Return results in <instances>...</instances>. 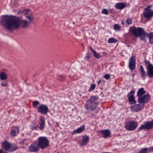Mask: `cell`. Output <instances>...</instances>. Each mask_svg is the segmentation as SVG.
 Masks as SVG:
<instances>
[{
	"label": "cell",
	"instance_id": "1",
	"mask_svg": "<svg viewBox=\"0 0 153 153\" xmlns=\"http://www.w3.org/2000/svg\"><path fill=\"white\" fill-rule=\"evenodd\" d=\"M0 22L3 27L11 32L19 29L20 27L27 28L31 23L29 21L23 20L21 17L8 14L1 16Z\"/></svg>",
	"mask_w": 153,
	"mask_h": 153
},
{
	"label": "cell",
	"instance_id": "2",
	"mask_svg": "<svg viewBox=\"0 0 153 153\" xmlns=\"http://www.w3.org/2000/svg\"><path fill=\"white\" fill-rule=\"evenodd\" d=\"M99 97L92 95L86 100L84 105V108L86 111L91 112L95 110L99 104Z\"/></svg>",
	"mask_w": 153,
	"mask_h": 153
},
{
	"label": "cell",
	"instance_id": "3",
	"mask_svg": "<svg viewBox=\"0 0 153 153\" xmlns=\"http://www.w3.org/2000/svg\"><path fill=\"white\" fill-rule=\"evenodd\" d=\"M129 32L135 37L140 38L141 40L145 41L148 33L142 27L132 26L130 27Z\"/></svg>",
	"mask_w": 153,
	"mask_h": 153
},
{
	"label": "cell",
	"instance_id": "4",
	"mask_svg": "<svg viewBox=\"0 0 153 153\" xmlns=\"http://www.w3.org/2000/svg\"><path fill=\"white\" fill-rule=\"evenodd\" d=\"M1 147L3 150L9 152H13L18 149L17 145L4 140L1 143Z\"/></svg>",
	"mask_w": 153,
	"mask_h": 153
},
{
	"label": "cell",
	"instance_id": "5",
	"mask_svg": "<svg viewBox=\"0 0 153 153\" xmlns=\"http://www.w3.org/2000/svg\"><path fill=\"white\" fill-rule=\"evenodd\" d=\"M138 126L137 122L134 120H130L125 123V128L127 130L132 131L135 130Z\"/></svg>",
	"mask_w": 153,
	"mask_h": 153
},
{
	"label": "cell",
	"instance_id": "6",
	"mask_svg": "<svg viewBox=\"0 0 153 153\" xmlns=\"http://www.w3.org/2000/svg\"><path fill=\"white\" fill-rule=\"evenodd\" d=\"M38 143L40 149L43 150L48 147L50 141L46 137L40 136L38 139Z\"/></svg>",
	"mask_w": 153,
	"mask_h": 153
},
{
	"label": "cell",
	"instance_id": "7",
	"mask_svg": "<svg viewBox=\"0 0 153 153\" xmlns=\"http://www.w3.org/2000/svg\"><path fill=\"white\" fill-rule=\"evenodd\" d=\"M153 6V5H149L144 9V17L148 20H150L153 17V10L151 9Z\"/></svg>",
	"mask_w": 153,
	"mask_h": 153
},
{
	"label": "cell",
	"instance_id": "8",
	"mask_svg": "<svg viewBox=\"0 0 153 153\" xmlns=\"http://www.w3.org/2000/svg\"><path fill=\"white\" fill-rule=\"evenodd\" d=\"M153 129V119L145 122L140 126L138 129L139 131L149 130Z\"/></svg>",
	"mask_w": 153,
	"mask_h": 153
},
{
	"label": "cell",
	"instance_id": "9",
	"mask_svg": "<svg viewBox=\"0 0 153 153\" xmlns=\"http://www.w3.org/2000/svg\"><path fill=\"white\" fill-rule=\"evenodd\" d=\"M135 90L133 89L131 90L127 95L129 104L131 105L135 104L137 102L135 97Z\"/></svg>",
	"mask_w": 153,
	"mask_h": 153
},
{
	"label": "cell",
	"instance_id": "10",
	"mask_svg": "<svg viewBox=\"0 0 153 153\" xmlns=\"http://www.w3.org/2000/svg\"><path fill=\"white\" fill-rule=\"evenodd\" d=\"M18 13L19 14H23L31 22L33 21V14L31 10L28 9H25L22 11H18Z\"/></svg>",
	"mask_w": 153,
	"mask_h": 153
},
{
	"label": "cell",
	"instance_id": "11",
	"mask_svg": "<svg viewBox=\"0 0 153 153\" xmlns=\"http://www.w3.org/2000/svg\"><path fill=\"white\" fill-rule=\"evenodd\" d=\"M151 95L149 93H147L143 96L138 98V102L139 104H145L148 103L151 99Z\"/></svg>",
	"mask_w": 153,
	"mask_h": 153
},
{
	"label": "cell",
	"instance_id": "12",
	"mask_svg": "<svg viewBox=\"0 0 153 153\" xmlns=\"http://www.w3.org/2000/svg\"><path fill=\"white\" fill-rule=\"evenodd\" d=\"M145 105L141 104H135L130 107V110L132 112H138L142 110L145 107Z\"/></svg>",
	"mask_w": 153,
	"mask_h": 153
},
{
	"label": "cell",
	"instance_id": "13",
	"mask_svg": "<svg viewBox=\"0 0 153 153\" xmlns=\"http://www.w3.org/2000/svg\"><path fill=\"white\" fill-rule=\"evenodd\" d=\"M147 66V74L149 78H153V65L148 60L145 61Z\"/></svg>",
	"mask_w": 153,
	"mask_h": 153
},
{
	"label": "cell",
	"instance_id": "14",
	"mask_svg": "<svg viewBox=\"0 0 153 153\" xmlns=\"http://www.w3.org/2000/svg\"><path fill=\"white\" fill-rule=\"evenodd\" d=\"M129 67L131 71L134 70L136 68V61L135 57L132 56L130 58L129 62Z\"/></svg>",
	"mask_w": 153,
	"mask_h": 153
},
{
	"label": "cell",
	"instance_id": "15",
	"mask_svg": "<svg viewBox=\"0 0 153 153\" xmlns=\"http://www.w3.org/2000/svg\"><path fill=\"white\" fill-rule=\"evenodd\" d=\"M81 139V141L79 142V144L81 147L86 145L90 141V137L86 135L82 136Z\"/></svg>",
	"mask_w": 153,
	"mask_h": 153
},
{
	"label": "cell",
	"instance_id": "16",
	"mask_svg": "<svg viewBox=\"0 0 153 153\" xmlns=\"http://www.w3.org/2000/svg\"><path fill=\"white\" fill-rule=\"evenodd\" d=\"M40 149L38 143L35 142L30 145L28 147L29 151L31 152H37Z\"/></svg>",
	"mask_w": 153,
	"mask_h": 153
},
{
	"label": "cell",
	"instance_id": "17",
	"mask_svg": "<svg viewBox=\"0 0 153 153\" xmlns=\"http://www.w3.org/2000/svg\"><path fill=\"white\" fill-rule=\"evenodd\" d=\"M99 132H100V134L101 135V137L105 139H107L111 137V131L109 130H100Z\"/></svg>",
	"mask_w": 153,
	"mask_h": 153
},
{
	"label": "cell",
	"instance_id": "18",
	"mask_svg": "<svg viewBox=\"0 0 153 153\" xmlns=\"http://www.w3.org/2000/svg\"><path fill=\"white\" fill-rule=\"evenodd\" d=\"M38 111L41 114L46 115L49 112L48 107L46 105H41L38 107Z\"/></svg>",
	"mask_w": 153,
	"mask_h": 153
},
{
	"label": "cell",
	"instance_id": "19",
	"mask_svg": "<svg viewBox=\"0 0 153 153\" xmlns=\"http://www.w3.org/2000/svg\"><path fill=\"white\" fill-rule=\"evenodd\" d=\"M85 126L84 125H82L81 126L79 127L76 130H74V131H73L72 134L73 135H75L81 133L83 132L84 130H85Z\"/></svg>",
	"mask_w": 153,
	"mask_h": 153
},
{
	"label": "cell",
	"instance_id": "20",
	"mask_svg": "<svg viewBox=\"0 0 153 153\" xmlns=\"http://www.w3.org/2000/svg\"><path fill=\"white\" fill-rule=\"evenodd\" d=\"M45 118L43 116H42L40 118L39 127L40 130H43L44 129L45 125Z\"/></svg>",
	"mask_w": 153,
	"mask_h": 153
},
{
	"label": "cell",
	"instance_id": "21",
	"mask_svg": "<svg viewBox=\"0 0 153 153\" xmlns=\"http://www.w3.org/2000/svg\"><path fill=\"white\" fill-rule=\"evenodd\" d=\"M19 132V128L16 126L13 127L11 130V134L12 136L15 137L18 135Z\"/></svg>",
	"mask_w": 153,
	"mask_h": 153
},
{
	"label": "cell",
	"instance_id": "22",
	"mask_svg": "<svg viewBox=\"0 0 153 153\" xmlns=\"http://www.w3.org/2000/svg\"><path fill=\"white\" fill-rule=\"evenodd\" d=\"M126 3L124 2H121L116 4L115 7L116 9L119 10H122L125 8L126 6Z\"/></svg>",
	"mask_w": 153,
	"mask_h": 153
},
{
	"label": "cell",
	"instance_id": "23",
	"mask_svg": "<svg viewBox=\"0 0 153 153\" xmlns=\"http://www.w3.org/2000/svg\"><path fill=\"white\" fill-rule=\"evenodd\" d=\"M147 92L144 88L139 89L137 92V96L138 98L143 96Z\"/></svg>",
	"mask_w": 153,
	"mask_h": 153
},
{
	"label": "cell",
	"instance_id": "24",
	"mask_svg": "<svg viewBox=\"0 0 153 153\" xmlns=\"http://www.w3.org/2000/svg\"><path fill=\"white\" fill-rule=\"evenodd\" d=\"M140 71L141 72V76L143 79L145 78L146 76V74L144 68L142 65L140 66Z\"/></svg>",
	"mask_w": 153,
	"mask_h": 153
},
{
	"label": "cell",
	"instance_id": "25",
	"mask_svg": "<svg viewBox=\"0 0 153 153\" xmlns=\"http://www.w3.org/2000/svg\"><path fill=\"white\" fill-rule=\"evenodd\" d=\"M90 48L91 52L93 53L94 56L96 58L98 59H99L101 58V56L99 53H97L96 51H95L91 47H90Z\"/></svg>",
	"mask_w": 153,
	"mask_h": 153
},
{
	"label": "cell",
	"instance_id": "26",
	"mask_svg": "<svg viewBox=\"0 0 153 153\" xmlns=\"http://www.w3.org/2000/svg\"><path fill=\"white\" fill-rule=\"evenodd\" d=\"M147 37L149 38V43L151 44H153V32L148 33Z\"/></svg>",
	"mask_w": 153,
	"mask_h": 153
},
{
	"label": "cell",
	"instance_id": "27",
	"mask_svg": "<svg viewBox=\"0 0 153 153\" xmlns=\"http://www.w3.org/2000/svg\"><path fill=\"white\" fill-rule=\"evenodd\" d=\"M118 40L113 37L110 38L108 40V42L109 43H117Z\"/></svg>",
	"mask_w": 153,
	"mask_h": 153
},
{
	"label": "cell",
	"instance_id": "28",
	"mask_svg": "<svg viewBox=\"0 0 153 153\" xmlns=\"http://www.w3.org/2000/svg\"><path fill=\"white\" fill-rule=\"evenodd\" d=\"M96 87V85L95 84H91L90 87V88L89 89V92H90L94 90L95 89Z\"/></svg>",
	"mask_w": 153,
	"mask_h": 153
},
{
	"label": "cell",
	"instance_id": "29",
	"mask_svg": "<svg viewBox=\"0 0 153 153\" xmlns=\"http://www.w3.org/2000/svg\"><path fill=\"white\" fill-rule=\"evenodd\" d=\"M7 75L4 72H2L1 73L0 75V77L1 80H5L7 78Z\"/></svg>",
	"mask_w": 153,
	"mask_h": 153
},
{
	"label": "cell",
	"instance_id": "30",
	"mask_svg": "<svg viewBox=\"0 0 153 153\" xmlns=\"http://www.w3.org/2000/svg\"><path fill=\"white\" fill-rule=\"evenodd\" d=\"M148 153V148H142L138 152L139 153Z\"/></svg>",
	"mask_w": 153,
	"mask_h": 153
},
{
	"label": "cell",
	"instance_id": "31",
	"mask_svg": "<svg viewBox=\"0 0 153 153\" xmlns=\"http://www.w3.org/2000/svg\"><path fill=\"white\" fill-rule=\"evenodd\" d=\"M126 22L127 25H130L132 24V18H128L126 20Z\"/></svg>",
	"mask_w": 153,
	"mask_h": 153
},
{
	"label": "cell",
	"instance_id": "32",
	"mask_svg": "<svg viewBox=\"0 0 153 153\" xmlns=\"http://www.w3.org/2000/svg\"><path fill=\"white\" fill-rule=\"evenodd\" d=\"M39 104L40 102L39 101H37V100H35V101L33 102L32 103L33 107L34 108H35V107H37Z\"/></svg>",
	"mask_w": 153,
	"mask_h": 153
},
{
	"label": "cell",
	"instance_id": "33",
	"mask_svg": "<svg viewBox=\"0 0 153 153\" xmlns=\"http://www.w3.org/2000/svg\"><path fill=\"white\" fill-rule=\"evenodd\" d=\"M114 28L115 30L119 31L121 29V27L118 24H116L114 26Z\"/></svg>",
	"mask_w": 153,
	"mask_h": 153
},
{
	"label": "cell",
	"instance_id": "34",
	"mask_svg": "<svg viewBox=\"0 0 153 153\" xmlns=\"http://www.w3.org/2000/svg\"><path fill=\"white\" fill-rule=\"evenodd\" d=\"M111 75L110 74H105L104 76V78L107 80H108L110 78Z\"/></svg>",
	"mask_w": 153,
	"mask_h": 153
},
{
	"label": "cell",
	"instance_id": "35",
	"mask_svg": "<svg viewBox=\"0 0 153 153\" xmlns=\"http://www.w3.org/2000/svg\"><path fill=\"white\" fill-rule=\"evenodd\" d=\"M102 13L103 14H105V15H108L109 14V12L108 10L107 9H104L103 10H102Z\"/></svg>",
	"mask_w": 153,
	"mask_h": 153
},
{
	"label": "cell",
	"instance_id": "36",
	"mask_svg": "<svg viewBox=\"0 0 153 153\" xmlns=\"http://www.w3.org/2000/svg\"><path fill=\"white\" fill-rule=\"evenodd\" d=\"M153 152V146L148 148V153H152Z\"/></svg>",
	"mask_w": 153,
	"mask_h": 153
},
{
	"label": "cell",
	"instance_id": "37",
	"mask_svg": "<svg viewBox=\"0 0 153 153\" xmlns=\"http://www.w3.org/2000/svg\"><path fill=\"white\" fill-rule=\"evenodd\" d=\"M1 86L3 87H5L7 86V84L6 83H2V84H1Z\"/></svg>",
	"mask_w": 153,
	"mask_h": 153
},
{
	"label": "cell",
	"instance_id": "38",
	"mask_svg": "<svg viewBox=\"0 0 153 153\" xmlns=\"http://www.w3.org/2000/svg\"><path fill=\"white\" fill-rule=\"evenodd\" d=\"M7 153V152L5 151H4L3 149H0V153Z\"/></svg>",
	"mask_w": 153,
	"mask_h": 153
},
{
	"label": "cell",
	"instance_id": "39",
	"mask_svg": "<svg viewBox=\"0 0 153 153\" xmlns=\"http://www.w3.org/2000/svg\"><path fill=\"white\" fill-rule=\"evenodd\" d=\"M102 82V80H99V81H98V84H100V83H101V82Z\"/></svg>",
	"mask_w": 153,
	"mask_h": 153
},
{
	"label": "cell",
	"instance_id": "40",
	"mask_svg": "<svg viewBox=\"0 0 153 153\" xmlns=\"http://www.w3.org/2000/svg\"><path fill=\"white\" fill-rule=\"evenodd\" d=\"M145 1H147L148 0H145Z\"/></svg>",
	"mask_w": 153,
	"mask_h": 153
}]
</instances>
